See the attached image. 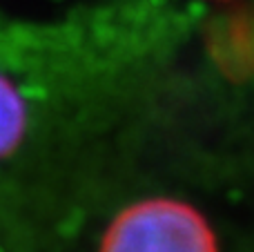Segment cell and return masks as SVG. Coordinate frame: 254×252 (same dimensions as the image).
Instances as JSON below:
<instances>
[{
  "label": "cell",
  "mask_w": 254,
  "mask_h": 252,
  "mask_svg": "<svg viewBox=\"0 0 254 252\" xmlns=\"http://www.w3.org/2000/svg\"><path fill=\"white\" fill-rule=\"evenodd\" d=\"M101 252H216V239L190 203L147 199L112 221Z\"/></svg>",
  "instance_id": "obj_1"
},
{
  "label": "cell",
  "mask_w": 254,
  "mask_h": 252,
  "mask_svg": "<svg viewBox=\"0 0 254 252\" xmlns=\"http://www.w3.org/2000/svg\"><path fill=\"white\" fill-rule=\"evenodd\" d=\"M25 127V105L20 94L4 76H0V156L18 143Z\"/></svg>",
  "instance_id": "obj_2"
}]
</instances>
